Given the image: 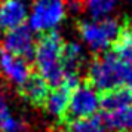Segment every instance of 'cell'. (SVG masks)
Listing matches in <instances>:
<instances>
[{
  "mask_svg": "<svg viewBox=\"0 0 132 132\" xmlns=\"http://www.w3.org/2000/svg\"><path fill=\"white\" fill-rule=\"evenodd\" d=\"M85 82L98 92L117 86L132 88V65L125 64L111 52L95 54L88 67Z\"/></svg>",
  "mask_w": 132,
  "mask_h": 132,
  "instance_id": "obj_1",
  "label": "cell"
},
{
  "mask_svg": "<svg viewBox=\"0 0 132 132\" xmlns=\"http://www.w3.org/2000/svg\"><path fill=\"white\" fill-rule=\"evenodd\" d=\"M65 40L56 30H49L40 34L34 48V67L37 73L49 83L51 88L60 85L64 77L62 52Z\"/></svg>",
  "mask_w": 132,
  "mask_h": 132,
  "instance_id": "obj_2",
  "label": "cell"
},
{
  "mask_svg": "<svg viewBox=\"0 0 132 132\" xmlns=\"http://www.w3.org/2000/svg\"><path fill=\"white\" fill-rule=\"evenodd\" d=\"M120 24L113 18H101L94 21H79L77 31L82 40L95 54H101L110 49L113 40L117 37Z\"/></svg>",
  "mask_w": 132,
  "mask_h": 132,
  "instance_id": "obj_3",
  "label": "cell"
},
{
  "mask_svg": "<svg viewBox=\"0 0 132 132\" xmlns=\"http://www.w3.org/2000/svg\"><path fill=\"white\" fill-rule=\"evenodd\" d=\"M68 0H34L30 15V28L37 33L54 30L67 16Z\"/></svg>",
  "mask_w": 132,
  "mask_h": 132,
  "instance_id": "obj_4",
  "label": "cell"
},
{
  "mask_svg": "<svg viewBox=\"0 0 132 132\" xmlns=\"http://www.w3.org/2000/svg\"><path fill=\"white\" fill-rule=\"evenodd\" d=\"M100 110V98H98V90L92 88L88 82L79 83L73 89L68 101L65 116L60 125H64L70 120L83 119V117H90L98 113Z\"/></svg>",
  "mask_w": 132,
  "mask_h": 132,
  "instance_id": "obj_5",
  "label": "cell"
},
{
  "mask_svg": "<svg viewBox=\"0 0 132 132\" xmlns=\"http://www.w3.org/2000/svg\"><path fill=\"white\" fill-rule=\"evenodd\" d=\"M2 48L6 49L7 52L21 56L27 61H33L34 58V48L36 43L33 39V33H31L30 25H19L16 28L6 31V36L3 39Z\"/></svg>",
  "mask_w": 132,
  "mask_h": 132,
  "instance_id": "obj_6",
  "label": "cell"
},
{
  "mask_svg": "<svg viewBox=\"0 0 132 132\" xmlns=\"http://www.w3.org/2000/svg\"><path fill=\"white\" fill-rule=\"evenodd\" d=\"M18 95L21 100L30 104L33 107H45L48 101L51 86L39 73H31L28 77L25 79L24 83H21L16 88Z\"/></svg>",
  "mask_w": 132,
  "mask_h": 132,
  "instance_id": "obj_7",
  "label": "cell"
},
{
  "mask_svg": "<svg viewBox=\"0 0 132 132\" xmlns=\"http://www.w3.org/2000/svg\"><path fill=\"white\" fill-rule=\"evenodd\" d=\"M0 71L9 82L16 86L24 83L25 79L33 73L30 61L11 54L3 48H0Z\"/></svg>",
  "mask_w": 132,
  "mask_h": 132,
  "instance_id": "obj_8",
  "label": "cell"
},
{
  "mask_svg": "<svg viewBox=\"0 0 132 132\" xmlns=\"http://www.w3.org/2000/svg\"><path fill=\"white\" fill-rule=\"evenodd\" d=\"M27 19V6L21 0L0 2V31H9L22 25Z\"/></svg>",
  "mask_w": 132,
  "mask_h": 132,
  "instance_id": "obj_9",
  "label": "cell"
},
{
  "mask_svg": "<svg viewBox=\"0 0 132 132\" xmlns=\"http://www.w3.org/2000/svg\"><path fill=\"white\" fill-rule=\"evenodd\" d=\"M101 120L105 129L111 132H131L132 131V105L102 110Z\"/></svg>",
  "mask_w": 132,
  "mask_h": 132,
  "instance_id": "obj_10",
  "label": "cell"
},
{
  "mask_svg": "<svg viewBox=\"0 0 132 132\" xmlns=\"http://www.w3.org/2000/svg\"><path fill=\"white\" fill-rule=\"evenodd\" d=\"M110 52L125 64L132 65V19H126L120 24L119 34L111 43Z\"/></svg>",
  "mask_w": 132,
  "mask_h": 132,
  "instance_id": "obj_11",
  "label": "cell"
},
{
  "mask_svg": "<svg viewBox=\"0 0 132 132\" xmlns=\"http://www.w3.org/2000/svg\"><path fill=\"white\" fill-rule=\"evenodd\" d=\"M100 108L101 110H114V108L132 105V88L117 86L111 89L98 92Z\"/></svg>",
  "mask_w": 132,
  "mask_h": 132,
  "instance_id": "obj_12",
  "label": "cell"
},
{
  "mask_svg": "<svg viewBox=\"0 0 132 132\" xmlns=\"http://www.w3.org/2000/svg\"><path fill=\"white\" fill-rule=\"evenodd\" d=\"M85 51L82 45L77 42H65L64 52H62V68L64 74H79L85 64Z\"/></svg>",
  "mask_w": 132,
  "mask_h": 132,
  "instance_id": "obj_13",
  "label": "cell"
},
{
  "mask_svg": "<svg viewBox=\"0 0 132 132\" xmlns=\"http://www.w3.org/2000/svg\"><path fill=\"white\" fill-rule=\"evenodd\" d=\"M64 132H102L104 125L100 114H94L90 117H83V119L70 120L64 125Z\"/></svg>",
  "mask_w": 132,
  "mask_h": 132,
  "instance_id": "obj_14",
  "label": "cell"
},
{
  "mask_svg": "<svg viewBox=\"0 0 132 132\" xmlns=\"http://www.w3.org/2000/svg\"><path fill=\"white\" fill-rule=\"evenodd\" d=\"M117 3L119 0H82L83 11H86L94 19L105 18Z\"/></svg>",
  "mask_w": 132,
  "mask_h": 132,
  "instance_id": "obj_15",
  "label": "cell"
},
{
  "mask_svg": "<svg viewBox=\"0 0 132 132\" xmlns=\"http://www.w3.org/2000/svg\"><path fill=\"white\" fill-rule=\"evenodd\" d=\"M25 125L22 120L13 117L12 114H7L6 117L0 119V132H24Z\"/></svg>",
  "mask_w": 132,
  "mask_h": 132,
  "instance_id": "obj_16",
  "label": "cell"
},
{
  "mask_svg": "<svg viewBox=\"0 0 132 132\" xmlns=\"http://www.w3.org/2000/svg\"><path fill=\"white\" fill-rule=\"evenodd\" d=\"M7 114H11V111H9V107H7L5 92H3V89H2V88H0V119L6 117Z\"/></svg>",
  "mask_w": 132,
  "mask_h": 132,
  "instance_id": "obj_17",
  "label": "cell"
},
{
  "mask_svg": "<svg viewBox=\"0 0 132 132\" xmlns=\"http://www.w3.org/2000/svg\"><path fill=\"white\" fill-rule=\"evenodd\" d=\"M21 2H24L25 3V2H34V0H21Z\"/></svg>",
  "mask_w": 132,
  "mask_h": 132,
  "instance_id": "obj_18",
  "label": "cell"
},
{
  "mask_svg": "<svg viewBox=\"0 0 132 132\" xmlns=\"http://www.w3.org/2000/svg\"><path fill=\"white\" fill-rule=\"evenodd\" d=\"M128 2H131V3H132V0H128Z\"/></svg>",
  "mask_w": 132,
  "mask_h": 132,
  "instance_id": "obj_19",
  "label": "cell"
},
{
  "mask_svg": "<svg viewBox=\"0 0 132 132\" xmlns=\"http://www.w3.org/2000/svg\"><path fill=\"white\" fill-rule=\"evenodd\" d=\"M102 132H105V131H102Z\"/></svg>",
  "mask_w": 132,
  "mask_h": 132,
  "instance_id": "obj_20",
  "label": "cell"
}]
</instances>
